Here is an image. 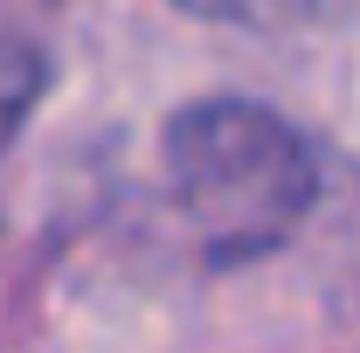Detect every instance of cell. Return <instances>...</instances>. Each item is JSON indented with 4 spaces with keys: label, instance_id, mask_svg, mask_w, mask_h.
Returning <instances> with one entry per match:
<instances>
[{
    "label": "cell",
    "instance_id": "6da1fadb",
    "mask_svg": "<svg viewBox=\"0 0 360 353\" xmlns=\"http://www.w3.org/2000/svg\"><path fill=\"white\" fill-rule=\"evenodd\" d=\"M167 167H174L180 208L208 229V243L243 257L277 243L291 222L305 215L319 187V167L305 139L291 132L277 111L215 97V104H187L167 132Z\"/></svg>",
    "mask_w": 360,
    "mask_h": 353
},
{
    "label": "cell",
    "instance_id": "7a4b0ae2",
    "mask_svg": "<svg viewBox=\"0 0 360 353\" xmlns=\"http://www.w3.org/2000/svg\"><path fill=\"white\" fill-rule=\"evenodd\" d=\"M42 84H49L42 49L28 42V35H14V28H0V153H7V139L21 132V118L42 97Z\"/></svg>",
    "mask_w": 360,
    "mask_h": 353
}]
</instances>
